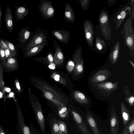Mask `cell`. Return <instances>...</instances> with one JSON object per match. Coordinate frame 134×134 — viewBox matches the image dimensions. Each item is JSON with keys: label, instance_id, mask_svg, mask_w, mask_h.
Listing matches in <instances>:
<instances>
[{"label": "cell", "instance_id": "obj_33", "mask_svg": "<svg viewBox=\"0 0 134 134\" xmlns=\"http://www.w3.org/2000/svg\"><path fill=\"white\" fill-rule=\"evenodd\" d=\"M3 40L7 46L12 55L13 57H14L16 54V51L14 45L7 40Z\"/></svg>", "mask_w": 134, "mask_h": 134}, {"label": "cell", "instance_id": "obj_36", "mask_svg": "<svg viewBox=\"0 0 134 134\" xmlns=\"http://www.w3.org/2000/svg\"><path fill=\"white\" fill-rule=\"evenodd\" d=\"M80 3L81 7L85 10L88 9L90 5V0H80L78 1Z\"/></svg>", "mask_w": 134, "mask_h": 134}, {"label": "cell", "instance_id": "obj_12", "mask_svg": "<svg viewBox=\"0 0 134 134\" xmlns=\"http://www.w3.org/2000/svg\"><path fill=\"white\" fill-rule=\"evenodd\" d=\"M32 33V32L29 30L28 27H24L19 31L18 33V37L15 38L19 42V47L21 48H23Z\"/></svg>", "mask_w": 134, "mask_h": 134}, {"label": "cell", "instance_id": "obj_18", "mask_svg": "<svg viewBox=\"0 0 134 134\" xmlns=\"http://www.w3.org/2000/svg\"><path fill=\"white\" fill-rule=\"evenodd\" d=\"M86 121L87 124L94 134H100L96 121L89 112L87 114Z\"/></svg>", "mask_w": 134, "mask_h": 134}, {"label": "cell", "instance_id": "obj_24", "mask_svg": "<svg viewBox=\"0 0 134 134\" xmlns=\"http://www.w3.org/2000/svg\"><path fill=\"white\" fill-rule=\"evenodd\" d=\"M74 99L78 102L82 104H87L89 103V100L82 93L79 91H76L73 93Z\"/></svg>", "mask_w": 134, "mask_h": 134}, {"label": "cell", "instance_id": "obj_28", "mask_svg": "<svg viewBox=\"0 0 134 134\" xmlns=\"http://www.w3.org/2000/svg\"><path fill=\"white\" fill-rule=\"evenodd\" d=\"M58 114L59 117L61 119L67 118L69 115V110L65 105L58 108Z\"/></svg>", "mask_w": 134, "mask_h": 134}, {"label": "cell", "instance_id": "obj_26", "mask_svg": "<svg viewBox=\"0 0 134 134\" xmlns=\"http://www.w3.org/2000/svg\"><path fill=\"white\" fill-rule=\"evenodd\" d=\"M4 66L8 70H15L17 69L18 66V63L16 58L13 57L8 58L6 60Z\"/></svg>", "mask_w": 134, "mask_h": 134}, {"label": "cell", "instance_id": "obj_4", "mask_svg": "<svg viewBox=\"0 0 134 134\" xmlns=\"http://www.w3.org/2000/svg\"><path fill=\"white\" fill-rule=\"evenodd\" d=\"M101 33L106 40L110 39L111 37V28L109 16L104 8L100 13L98 18Z\"/></svg>", "mask_w": 134, "mask_h": 134}, {"label": "cell", "instance_id": "obj_14", "mask_svg": "<svg viewBox=\"0 0 134 134\" xmlns=\"http://www.w3.org/2000/svg\"><path fill=\"white\" fill-rule=\"evenodd\" d=\"M54 44V48L55 52L53 56V61L56 64H61L63 62L64 56L62 50L57 42L52 39Z\"/></svg>", "mask_w": 134, "mask_h": 134}, {"label": "cell", "instance_id": "obj_46", "mask_svg": "<svg viewBox=\"0 0 134 134\" xmlns=\"http://www.w3.org/2000/svg\"><path fill=\"white\" fill-rule=\"evenodd\" d=\"M0 90H1V83L0 80Z\"/></svg>", "mask_w": 134, "mask_h": 134}, {"label": "cell", "instance_id": "obj_13", "mask_svg": "<svg viewBox=\"0 0 134 134\" xmlns=\"http://www.w3.org/2000/svg\"><path fill=\"white\" fill-rule=\"evenodd\" d=\"M130 10V6L125 7L116 13L114 18L116 30H118L120 27Z\"/></svg>", "mask_w": 134, "mask_h": 134}, {"label": "cell", "instance_id": "obj_38", "mask_svg": "<svg viewBox=\"0 0 134 134\" xmlns=\"http://www.w3.org/2000/svg\"><path fill=\"white\" fill-rule=\"evenodd\" d=\"M74 62L70 60H69L66 65V68L68 71L70 72H71L74 69Z\"/></svg>", "mask_w": 134, "mask_h": 134}, {"label": "cell", "instance_id": "obj_43", "mask_svg": "<svg viewBox=\"0 0 134 134\" xmlns=\"http://www.w3.org/2000/svg\"><path fill=\"white\" fill-rule=\"evenodd\" d=\"M0 134H5L2 128L0 126Z\"/></svg>", "mask_w": 134, "mask_h": 134}, {"label": "cell", "instance_id": "obj_21", "mask_svg": "<svg viewBox=\"0 0 134 134\" xmlns=\"http://www.w3.org/2000/svg\"><path fill=\"white\" fill-rule=\"evenodd\" d=\"M118 82L113 83L111 82H105L103 83L96 84L95 85L99 89L109 92L113 91L116 89L118 87Z\"/></svg>", "mask_w": 134, "mask_h": 134}, {"label": "cell", "instance_id": "obj_11", "mask_svg": "<svg viewBox=\"0 0 134 134\" xmlns=\"http://www.w3.org/2000/svg\"><path fill=\"white\" fill-rule=\"evenodd\" d=\"M110 121L111 134H118L119 122L114 106H113L111 109Z\"/></svg>", "mask_w": 134, "mask_h": 134}, {"label": "cell", "instance_id": "obj_45", "mask_svg": "<svg viewBox=\"0 0 134 134\" xmlns=\"http://www.w3.org/2000/svg\"><path fill=\"white\" fill-rule=\"evenodd\" d=\"M130 63L131 64V65L133 66V68H134V64L133 62L131 60H130L129 61Z\"/></svg>", "mask_w": 134, "mask_h": 134}, {"label": "cell", "instance_id": "obj_32", "mask_svg": "<svg viewBox=\"0 0 134 134\" xmlns=\"http://www.w3.org/2000/svg\"><path fill=\"white\" fill-rule=\"evenodd\" d=\"M51 77L55 81L63 85H66L67 84V82L66 80L56 73H53L51 75Z\"/></svg>", "mask_w": 134, "mask_h": 134}, {"label": "cell", "instance_id": "obj_34", "mask_svg": "<svg viewBox=\"0 0 134 134\" xmlns=\"http://www.w3.org/2000/svg\"><path fill=\"white\" fill-rule=\"evenodd\" d=\"M129 19L132 21L134 17V0H132L131 2L130 10L129 12Z\"/></svg>", "mask_w": 134, "mask_h": 134}, {"label": "cell", "instance_id": "obj_15", "mask_svg": "<svg viewBox=\"0 0 134 134\" xmlns=\"http://www.w3.org/2000/svg\"><path fill=\"white\" fill-rule=\"evenodd\" d=\"M111 75V73L108 70H101L93 76L91 81L93 83L100 82L107 79Z\"/></svg>", "mask_w": 134, "mask_h": 134}, {"label": "cell", "instance_id": "obj_30", "mask_svg": "<svg viewBox=\"0 0 134 134\" xmlns=\"http://www.w3.org/2000/svg\"><path fill=\"white\" fill-rule=\"evenodd\" d=\"M106 46L104 41L101 38L97 36L95 42V47L99 51H102Z\"/></svg>", "mask_w": 134, "mask_h": 134}, {"label": "cell", "instance_id": "obj_6", "mask_svg": "<svg viewBox=\"0 0 134 134\" xmlns=\"http://www.w3.org/2000/svg\"><path fill=\"white\" fill-rule=\"evenodd\" d=\"M31 103L42 132V134H46L45 119L41 105L36 100H31Z\"/></svg>", "mask_w": 134, "mask_h": 134}, {"label": "cell", "instance_id": "obj_1", "mask_svg": "<svg viewBox=\"0 0 134 134\" xmlns=\"http://www.w3.org/2000/svg\"><path fill=\"white\" fill-rule=\"evenodd\" d=\"M36 87L42 91L45 97L58 108L65 105L64 97L52 86L40 80H35Z\"/></svg>", "mask_w": 134, "mask_h": 134}, {"label": "cell", "instance_id": "obj_39", "mask_svg": "<svg viewBox=\"0 0 134 134\" xmlns=\"http://www.w3.org/2000/svg\"><path fill=\"white\" fill-rule=\"evenodd\" d=\"M130 106H132L133 105L134 102V97L131 96L126 99Z\"/></svg>", "mask_w": 134, "mask_h": 134}, {"label": "cell", "instance_id": "obj_29", "mask_svg": "<svg viewBox=\"0 0 134 134\" xmlns=\"http://www.w3.org/2000/svg\"><path fill=\"white\" fill-rule=\"evenodd\" d=\"M50 124L51 134H59V129L57 120L55 118L52 119L50 121Z\"/></svg>", "mask_w": 134, "mask_h": 134}, {"label": "cell", "instance_id": "obj_41", "mask_svg": "<svg viewBox=\"0 0 134 134\" xmlns=\"http://www.w3.org/2000/svg\"><path fill=\"white\" fill-rule=\"evenodd\" d=\"M15 86L17 90L19 92L21 91V88L20 86L19 82L18 80L16 79L15 80Z\"/></svg>", "mask_w": 134, "mask_h": 134}, {"label": "cell", "instance_id": "obj_23", "mask_svg": "<svg viewBox=\"0 0 134 134\" xmlns=\"http://www.w3.org/2000/svg\"><path fill=\"white\" fill-rule=\"evenodd\" d=\"M120 42L118 41L113 48L109 55L111 62L113 64H115L117 60L120 51Z\"/></svg>", "mask_w": 134, "mask_h": 134}, {"label": "cell", "instance_id": "obj_7", "mask_svg": "<svg viewBox=\"0 0 134 134\" xmlns=\"http://www.w3.org/2000/svg\"><path fill=\"white\" fill-rule=\"evenodd\" d=\"M82 49L80 46L76 48L73 54V60L75 65L74 75L76 76L81 74L84 70V60L82 58Z\"/></svg>", "mask_w": 134, "mask_h": 134}, {"label": "cell", "instance_id": "obj_42", "mask_svg": "<svg viewBox=\"0 0 134 134\" xmlns=\"http://www.w3.org/2000/svg\"><path fill=\"white\" fill-rule=\"evenodd\" d=\"M2 10L1 7V5L0 3V27L2 28Z\"/></svg>", "mask_w": 134, "mask_h": 134}, {"label": "cell", "instance_id": "obj_25", "mask_svg": "<svg viewBox=\"0 0 134 134\" xmlns=\"http://www.w3.org/2000/svg\"><path fill=\"white\" fill-rule=\"evenodd\" d=\"M18 114L20 126L22 134H30V129L29 127L25 124L22 112L19 110Z\"/></svg>", "mask_w": 134, "mask_h": 134}, {"label": "cell", "instance_id": "obj_19", "mask_svg": "<svg viewBox=\"0 0 134 134\" xmlns=\"http://www.w3.org/2000/svg\"><path fill=\"white\" fill-rule=\"evenodd\" d=\"M15 7V15L17 21L23 19L29 12V8H26L25 6L18 7L16 5Z\"/></svg>", "mask_w": 134, "mask_h": 134}, {"label": "cell", "instance_id": "obj_44", "mask_svg": "<svg viewBox=\"0 0 134 134\" xmlns=\"http://www.w3.org/2000/svg\"><path fill=\"white\" fill-rule=\"evenodd\" d=\"M52 65H53V64H50L49 65V68L50 69H55V67L54 66H53Z\"/></svg>", "mask_w": 134, "mask_h": 134}, {"label": "cell", "instance_id": "obj_3", "mask_svg": "<svg viewBox=\"0 0 134 134\" xmlns=\"http://www.w3.org/2000/svg\"><path fill=\"white\" fill-rule=\"evenodd\" d=\"M131 20L129 18L126 21L121 32L125 44L129 48L131 57H133L134 33Z\"/></svg>", "mask_w": 134, "mask_h": 134}, {"label": "cell", "instance_id": "obj_35", "mask_svg": "<svg viewBox=\"0 0 134 134\" xmlns=\"http://www.w3.org/2000/svg\"><path fill=\"white\" fill-rule=\"evenodd\" d=\"M0 58L4 66L6 61L5 51L1 45H0Z\"/></svg>", "mask_w": 134, "mask_h": 134}, {"label": "cell", "instance_id": "obj_22", "mask_svg": "<svg viewBox=\"0 0 134 134\" xmlns=\"http://www.w3.org/2000/svg\"><path fill=\"white\" fill-rule=\"evenodd\" d=\"M121 116L123 125L125 126L130 120L131 115L128 109L122 102H121Z\"/></svg>", "mask_w": 134, "mask_h": 134}, {"label": "cell", "instance_id": "obj_37", "mask_svg": "<svg viewBox=\"0 0 134 134\" xmlns=\"http://www.w3.org/2000/svg\"><path fill=\"white\" fill-rule=\"evenodd\" d=\"M3 68L0 63V80L1 83V90L3 92L4 85V82L3 78Z\"/></svg>", "mask_w": 134, "mask_h": 134}, {"label": "cell", "instance_id": "obj_2", "mask_svg": "<svg viewBox=\"0 0 134 134\" xmlns=\"http://www.w3.org/2000/svg\"><path fill=\"white\" fill-rule=\"evenodd\" d=\"M48 33L46 29L37 27L32 33L29 38L22 48L24 53L34 47L48 41Z\"/></svg>", "mask_w": 134, "mask_h": 134}, {"label": "cell", "instance_id": "obj_27", "mask_svg": "<svg viewBox=\"0 0 134 134\" xmlns=\"http://www.w3.org/2000/svg\"><path fill=\"white\" fill-rule=\"evenodd\" d=\"M121 134H134V119L125 127Z\"/></svg>", "mask_w": 134, "mask_h": 134}, {"label": "cell", "instance_id": "obj_31", "mask_svg": "<svg viewBox=\"0 0 134 134\" xmlns=\"http://www.w3.org/2000/svg\"><path fill=\"white\" fill-rule=\"evenodd\" d=\"M57 122L59 127V134H68L65 123L59 119L57 120Z\"/></svg>", "mask_w": 134, "mask_h": 134}, {"label": "cell", "instance_id": "obj_40", "mask_svg": "<svg viewBox=\"0 0 134 134\" xmlns=\"http://www.w3.org/2000/svg\"><path fill=\"white\" fill-rule=\"evenodd\" d=\"M47 58L50 62H52L53 61V57L52 52H49L47 57Z\"/></svg>", "mask_w": 134, "mask_h": 134}, {"label": "cell", "instance_id": "obj_17", "mask_svg": "<svg viewBox=\"0 0 134 134\" xmlns=\"http://www.w3.org/2000/svg\"><path fill=\"white\" fill-rule=\"evenodd\" d=\"M64 17L67 22L74 23L75 17L74 11L69 3H66L65 5V10L64 13Z\"/></svg>", "mask_w": 134, "mask_h": 134}, {"label": "cell", "instance_id": "obj_5", "mask_svg": "<svg viewBox=\"0 0 134 134\" xmlns=\"http://www.w3.org/2000/svg\"><path fill=\"white\" fill-rule=\"evenodd\" d=\"M38 9L45 20L52 18L54 15L55 10L52 2L48 0H40Z\"/></svg>", "mask_w": 134, "mask_h": 134}, {"label": "cell", "instance_id": "obj_16", "mask_svg": "<svg viewBox=\"0 0 134 134\" xmlns=\"http://www.w3.org/2000/svg\"><path fill=\"white\" fill-rule=\"evenodd\" d=\"M5 13V22L6 27L10 32H12L13 27V14L11 9L9 6L7 7Z\"/></svg>", "mask_w": 134, "mask_h": 134}, {"label": "cell", "instance_id": "obj_10", "mask_svg": "<svg viewBox=\"0 0 134 134\" xmlns=\"http://www.w3.org/2000/svg\"><path fill=\"white\" fill-rule=\"evenodd\" d=\"M53 37L59 42L68 44L70 40V32L65 29L53 30L51 32Z\"/></svg>", "mask_w": 134, "mask_h": 134}, {"label": "cell", "instance_id": "obj_47", "mask_svg": "<svg viewBox=\"0 0 134 134\" xmlns=\"http://www.w3.org/2000/svg\"><path fill=\"white\" fill-rule=\"evenodd\" d=\"M30 134H34V133L32 132H30Z\"/></svg>", "mask_w": 134, "mask_h": 134}, {"label": "cell", "instance_id": "obj_20", "mask_svg": "<svg viewBox=\"0 0 134 134\" xmlns=\"http://www.w3.org/2000/svg\"><path fill=\"white\" fill-rule=\"evenodd\" d=\"M48 43L47 41L43 44L34 47L30 50L25 53L24 54V56L26 57H29L37 55L43 50Z\"/></svg>", "mask_w": 134, "mask_h": 134}, {"label": "cell", "instance_id": "obj_9", "mask_svg": "<svg viewBox=\"0 0 134 134\" xmlns=\"http://www.w3.org/2000/svg\"><path fill=\"white\" fill-rule=\"evenodd\" d=\"M70 111L78 129L83 134H90L87 124L81 115L74 110Z\"/></svg>", "mask_w": 134, "mask_h": 134}, {"label": "cell", "instance_id": "obj_8", "mask_svg": "<svg viewBox=\"0 0 134 134\" xmlns=\"http://www.w3.org/2000/svg\"><path fill=\"white\" fill-rule=\"evenodd\" d=\"M83 28L86 41L90 48L93 49L94 37V27L90 21L86 20L83 23Z\"/></svg>", "mask_w": 134, "mask_h": 134}]
</instances>
